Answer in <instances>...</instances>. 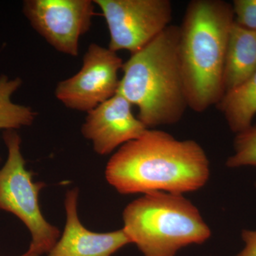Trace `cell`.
<instances>
[{
  "mask_svg": "<svg viewBox=\"0 0 256 256\" xmlns=\"http://www.w3.org/2000/svg\"><path fill=\"white\" fill-rule=\"evenodd\" d=\"M210 174V161L198 142L154 129L121 146L106 169L108 182L122 194H183L203 188Z\"/></svg>",
  "mask_w": 256,
  "mask_h": 256,
  "instance_id": "obj_1",
  "label": "cell"
},
{
  "mask_svg": "<svg viewBox=\"0 0 256 256\" xmlns=\"http://www.w3.org/2000/svg\"><path fill=\"white\" fill-rule=\"evenodd\" d=\"M232 3L192 0L180 26V58L188 108L203 112L225 94L224 66L230 28Z\"/></svg>",
  "mask_w": 256,
  "mask_h": 256,
  "instance_id": "obj_2",
  "label": "cell"
},
{
  "mask_svg": "<svg viewBox=\"0 0 256 256\" xmlns=\"http://www.w3.org/2000/svg\"><path fill=\"white\" fill-rule=\"evenodd\" d=\"M180 26L170 24L122 67L118 92L137 106L148 128L178 124L188 108L180 58Z\"/></svg>",
  "mask_w": 256,
  "mask_h": 256,
  "instance_id": "obj_3",
  "label": "cell"
},
{
  "mask_svg": "<svg viewBox=\"0 0 256 256\" xmlns=\"http://www.w3.org/2000/svg\"><path fill=\"white\" fill-rule=\"evenodd\" d=\"M124 222L130 242L144 256H174L182 248L210 236L200 210L180 194H144L126 207Z\"/></svg>",
  "mask_w": 256,
  "mask_h": 256,
  "instance_id": "obj_4",
  "label": "cell"
},
{
  "mask_svg": "<svg viewBox=\"0 0 256 256\" xmlns=\"http://www.w3.org/2000/svg\"><path fill=\"white\" fill-rule=\"evenodd\" d=\"M3 140L8 156L0 170V210L16 216L28 229L32 242L28 250L40 256L48 254L58 242L60 230L42 213L38 198L45 184L34 182L33 173L26 170L18 132L6 130Z\"/></svg>",
  "mask_w": 256,
  "mask_h": 256,
  "instance_id": "obj_5",
  "label": "cell"
},
{
  "mask_svg": "<svg viewBox=\"0 0 256 256\" xmlns=\"http://www.w3.org/2000/svg\"><path fill=\"white\" fill-rule=\"evenodd\" d=\"M105 18L108 48L131 54L142 50L170 26L172 3L170 0H95Z\"/></svg>",
  "mask_w": 256,
  "mask_h": 256,
  "instance_id": "obj_6",
  "label": "cell"
},
{
  "mask_svg": "<svg viewBox=\"0 0 256 256\" xmlns=\"http://www.w3.org/2000/svg\"><path fill=\"white\" fill-rule=\"evenodd\" d=\"M122 65L117 52L92 44L78 73L57 84L56 97L68 108L88 114L118 92Z\"/></svg>",
  "mask_w": 256,
  "mask_h": 256,
  "instance_id": "obj_7",
  "label": "cell"
},
{
  "mask_svg": "<svg viewBox=\"0 0 256 256\" xmlns=\"http://www.w3.org/2000/svg\"><path fill=\"white\" fill-rule=\"evenodd\" d=\"M94 5L90 0H26L23 12L48 44L76 56L80 37L92 28Z\"/></svg>",
  "mask_w": 256,
  "mask_h": 256,
  "instance_id": "obj_8",
  "label": "cell"
},
{
  "mask_svg": "<svg viewBox=\"0 0 256 256\" xmlns=\"http://www.w3.org/2000/svg\"><path fill=\"white\" fill-rule=\"evenodd\" d=\"M132 105L118 92L88 112L82 124L84 138L92 141L100 156L110 154L120 146L138 139L149 129L136 117Z\"/></svg>",
  "mask_w": 256,
  "mask_h": 256,
  "instance_id": "obj_9",
  "label": "cell"
},
{
  "mask_svg": "<svg viewBox=\"0 0 256 256\" xmlns=\"http://www.w3.org/2000/svg\"><path fill=\"white\" fill-rule=\"evenodd\" d=\"M78 196L76 188L67 192L65 228L48 256H111L130 244L122 228L108 233H96L85 228L77 212Z\"/></svg>",
  "mask_w": 256,
  "mask_h": 256,
  "instance_id": "obj_10",
  "label": "cell"
},
{
  "mask_svg": "<svg viewBox=\"0 0 256 256\" xmlns=\"http://www.w3.org/2000/svg\"><path fill=\"white\" fill-rule=\"evenodd\" d=\"M256 72V32L234 22L229 34L224 86L225 92L238 86Z\"/></svg>",
  "mask_w": 256,
  "mask_h": 256,
  "instance_id": "obj_11",
  "label": "cell"
},
{
  "mask_svg": "<svg viewBox=\"0 0 256 256\" xmlns=\"http://www.w3.org/2000/svg\"><path fill=\"white\" fill-rule=\"evenodd\" d=\"M216 107L236 134L252 126L256 116V72L238 86L226 92Z\"/></svg>",
  "mask_w": 256,
  "mask_h": 256,
  "instance_id": "obj_12",
  "label": "cell"
},
{
  "mask_svg": "<svg viewBox=\"0 0 256 256\" xmlns=\"http://www.w3.org/2000/svg\"><path fill=\"white\" fill-rule=\"evenodd\" d=\"M20 78L0 76V130H14L33 124L37 114L28 106L14 104L13 94L21 87ZM1 161V158H0Z\"/></svg>",
  "mask_w": 256,
  "mask_h": 256,
  "instance_id": "obj_13",
  "label": "cell"
},
{
  "mask_svg": "<svg viewBox=\"0 0 256 256\" xmlns=\"http://www.w3.org/2000/svg\"><path fill=\"white\" fill-rule=\"evenodd\" d=\"M234 154L229 156L226 166L230 168L252 166L256 168V126L237 133L234 140Z\"/></svg>",
  "mask_w": 256,
  "mask_h": 256,
  "instance_id": "obj_14",
  "label": "cell"
},
{
  "mask_svg": "<svg viewBox=\"0 0 256 256\" xmlns=\"http://www.w3.org/2000/svg\"><path fill=\"white\" fill-rule=\"evenodd\" d=\"M232 4L234 22L256 32V0H234Z\"/></svg>",
  "mask_w": 256,
  "mask_h": 256,
  "instance_id": "obj_15",
  "label": "cell"
},
{
  "mask_svg": "<svg viewBox=\"0 0 256 256\" xmlns=\"http://www.w3.org/2000/svg\"><path fill=\"white\" fill-rule=\"evenodd\" d=\"M242 238L245 248L236 256H256V230H242Z\"/></svg>",
  "mask_w": 256,
  "mask_h": 256,
  "instance_id": "obj_16",
  "label": "cell"
},
{
  "mask_svg": "<svg viewBox=\"0 0 256 256\" xmlns=\"http://www.w3.org/2000/svg\"><path fill=\"white\" fill-rule=\"evenodd\" d=\"M20 256H40L38 255H37L36 254H34V252H30V250H28L25 254H22V255Z\"/></svg>",
  "mask_w": 256,
  "mask_h": 256,
  "instance_id": "obj_17",
  "label": "cell"
},
{
  "mask_svg": "<svg viewBox=\"0 0 256 256\" xmlns=\"http://www.w3.org/2000/svg\"></svg>",
  "mask_w": 256,
  "mask_h": 256,
  "instance_id": "obj_18",
  "label": "cell"
}]
</instances>
